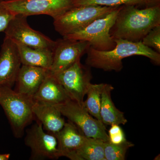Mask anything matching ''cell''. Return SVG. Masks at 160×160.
Segmentation results:
<instances>
[{
  "label": "cell",
  "mask_w": 160,
  "mask_h": 160,
  "mask_svg": "<svg viewBox=\"0 0 160 160\" xmlns=\"http://www.w3.org/2000/svg\"><path fill=\"white\" fill-rule=\"evenodd\" d=\"M160 25V4L142 9L132 5H124L118 12L110 34L113 39L138 42Z\"/></svg>",
  "instance_id": "6da1fadb"
},
{
  "label": "cell",
  "mask_w": 160,
  "mask_h": 160,
  "mask_svg": "<svg viewBox=\"0 0 160 160\" xmlns=\"http://www.w3.org/2000/svg\"><path fill=\"white\" fill-rule=\"evenodd\" d=\"M114 40L116 45L109 51H99L90 46L86 52V66L105 71L120 72L123 68V59L135 55L146 57L156 65H160V53L145 46L142 41Z\"/></svg>",
  "instance_id": "7a4b0ae2"
},
{
  "label": "cell",
  "mask_w": 160,
  "mask_h": 160,
  "mask_svg": "<svg viewBox=\"0 0 160 160\" xmlns=\"http://www.w3.org/2000/svg\"><path fill=\"white\" fill-rule=\"evenodd\" d=\"M32 98L12 90L11 87L0 86V105L9 120L14 136L22 137L26 127L35 118Z\"/></svg>",
  "instance_id": "3957f363"
},
{
  "label": "cell",
  "mask_w": 160,
  "mask_h": 160,
  "mask_svg": "<svg viewBox=\"0 0 160 160\" xmlns=\"http://www.w3.org/2000/svg\"><path fill=\"white\" fill-rule=\"evenodd\" d=\"M117 7L74 6L53 19L55 29L64 37L84 29L95 20L106 16Z\"/></svg>",
  "instance_id": "277c9868"
},
{
  "label": "cell",
  "mask_w": 160,
  "mask_h": 160,
  "mask_svg": "<svg viewBox=\"0 0 160 160\" xmlns=\"http://www.w3.org/2000/svg\"><path fill=\"white\" fill-rule=\"evenodd\" d=\"M122 6H118L106 16L95 20L84 29L63 38L86 41L99 51L112 50L116 44L110 31Z\"/></svg>",
  "instance_id": "5b68a950"
},
{
  "label": "cell",
  "mask_w": 160,
  "mask_h": 160,
  "mask_svg": "<svg viewBox=\"0 0 160 160\" xmlns=\"http://www.w3.org/2000/svg\"><path fill=\"white\" fill-rule=\"evenodd\" d=\"M58 106L63 116L73 123L86 137L109 141L105 125L92 117L83 106L70 100Z\"/></svg>",
  "instance_id": "8992f818"
},
{
  "label": "cell",
  "mask_w": 160,
  "mask_h": 160,
  "mask_svg": "<svg viewBox=\"0 0 160 160\" xmlns=\"http://www.w3.org/2000/svg\"><path fill=\"white\" fill-rule=\"evenodd\" d=\"M52 74L64 87L70 99L83 106L92 78L90 67L84 66L79 60L67 69Z\"/></svg>",
  "instance_id": "52a82bcc"
},
{
  "label": "cell",
  "mask_w": 160,
  "mask_h": 160,
  "mask_svg": "<svg viewBox=\"0 0 160 160\" xmlns=\"http://www.w3.org/2000/svg\"><path fill=\"white\" fill-rule=\"evenodd\" d=\"M13 14L29 16L47 15L53 19L74 7L72 0H3Z\"/></svg>",
  "instance_id": "ba28073f"
},
{
  "label": "cell",
  "mask_w": 160,
  "mask_h": 160,
  "mask_svg": "<svg viewBox=\"0 0 160 160\" xmlns=\"http://www.w3.org/2000/svg\"><path fill=\"white\" fill-rule=\"evenodd\" d=\"M27 18L22 15H15L4 31L5 37L15 43L31 48L53 50L55 41L31 28Z\"/></svg>",
  "instance_id": "9c48e42d"
},
{
  "label": "cell",
  "mask_w": 160,
  "mask_h": 160,
  "mask_svg": "<svg viewBox=\"0 0 160 160\" xmlns=\"http://www.w3.org/2000/svg\"><path fill=\"white\" fill-rule=\"evenodd\" d=\"M25 144L31 150V160L58 159L61 157L57 138L44 131L39 122L26 131Z\"/></svg>",
  "instance_id": "30bf717a"
},
{
  "label": "cell",
  "mask_w": 160,
  "mask_h": 160,
  "mask_svg": "<svg viewBox=\"0 0 160 160\" xmlns=\"http://www.w3.org/2000/svg\"><path fill=\"white\" fill-rule=\"evenodd\" d=\"M90 44L86 41L63 38L55 41L53 50V62L49 71L57 73L78 61L87 52Z\"/></svg>",
  "instance_id": "8fae6325"
},
{
  "label": "cell",
  "mask_w": 160,
  "mask_h": 160,
  "mask_svg": "<svg viewBox=\"0 0 160 160\" xmlns=\"http://www.w3.org/2000/svg\"><path fill=\"white\" fill-rule=\"evenodd\" d=\"M22 66L17 45L5 37L0 50V86L11 87Z\"/></svg>",
  "instance_id": "7c38bea8"
},
{
  "label": "cell",
  "mask_w": 160,
  "mask_h": 160,
  "mask_svg": "<svg viewBox=\"0 0 160 160\" xmlns=\"http://www.w3.org/2000/svg\"><path fill=\"white\" fill-rule=\"evenodd\" d=\"M54 135L57 139L61 157L78 160L76 152L84 142L86 137L69 121L66 122L62 129Z\"/></svg>",
  "instance_id": "4fadbf2b"
},
{
  "label": "cell",
  "mask_w": 160,
  "mask_h": 160,
  "mask_svg": "<svg viewBox=\"0 0 160 160\" xmlns=\"http://www.w3.org/2000/svg\"><path fill=\"white\" fill-rule=\"evenodd\" d=\"M32 99L55 106L63 105L71 100L64 87L49 71Z\"/></svg>",
  "instance_id": "5bb4252c"
},
{
  "label": "cell",
  "mask_w": 160,
  "mask_h": 160,
  "mask_svg": "<svg viewBox=\"0 0 160 160\" xmlns=\"http://www.w3.org/2000/svg\"><path fill=\"white\" fill-rule=\"evenodd\" d=\"M49 71L41 67L22 65L16 81V91L32 98Z\"/></svg>",
  "instance_id": "9a60e30c"
},
{
  "label": "cell",
  "mask_w": 160,
  "mask_h": 160,
  "mask_svg": "<svg viewBox=\"0 0 160 160\" xmlns=\"http://www.w3.org/2000/svg\"><path fill=\"white\" fill-rule=\"evenodd\" d=\"M34 102L32 112L35 118L42 124L44 130L56 134L66 123L58 106Z\"/></svg>",
  "instance_id": "2e32d148"
},
{
  "label": "cell",
  "mask_w": 160,
  "mask_h": 160,
  "mask_svg": "<svg viewBox=\"0 0 160 160\" xmlns=\"http://www.w3.org/2000/svg\"><path fill=\"white\" fill-rule=\"evenodd\" d=\"M113 89V86L110 84H104L101 95V120L104 125H125L128 121L124 116V113L116 107L111 99V92Z\"/></svg>",
  "instance_id": "e0dca14e"
},
{
  "label": "cell",
  "mask_w": 160,
  "mask_h": 160,
  "mask_svg": "<svg viewBox=\"0 0 160 160\" xmlns=\"http://www.w3.org/2000/svg\"><path fill=\"white\" fill-rule=\"evenodd\" d=\"M22 65L41 67L49 70L53 62V52L48 49H35L17 44Z\"/></svg>",
  "instance_id": "ac0fdd59"
},
{
  "label": "cell",
  "mask_w": 160,
  "mask_h": 160,
  "mask_svg": "<svg viewBox=\"0 0 160 160\" xmlns=\"http://www.w3.org/2000/svg\"><path fill=\"white\" fill-rule=\"evenodd\" d=\"M105 142L102 140L86 137L76 152L78 160H106L104 154Z\"/></svg>",
  "instance_id": "d6986e66"
},
{
  "label": "cell",
  "mask_w": 160,
  "mask_h": 160,
  "mask_svg": "<svg viewBox=\"0 0 160 160\" xmlns=\"http://www.w3.org/2000/svg\"><path fill=\"white\" fill-rule=\"evenodd\" d=\"M104 84L90 83L86 92L87 98L83 103V107L89 114L101 122H102L100 117L101 95Z\"/></svg>",
  "instance_id": "ffe728a7"
},
{
  "label": "cell",
  "mask_w": 160,
  "mask_h": 160,
  "mask_svg": "<svg viewBox=\"0 0 160 160\" xmlns=\"http://www.w3.org/2000/svg\"><path fill=\"white\" fill-rule=\"evenodd\" d=\"M74 6H99L116 7L124 5L148 6L147 0H72Z\"/></svg>",
  "instance_id": "44dd1931"
},
{
  "label": "cell",
  "mask_w": 160,
  "mask_h": 160,
  "mask_svg": "<svg viewBox=\"0 0 160 160\" xmlns=\"http://www.w3.org/2000/svg\"><path fill=\"white\" fill-rule=\"evenodd\" d=\"M134 146L131 142L126 141L120 144H113L109 141L105 142L104 154L106 160H124L127 150Z\"/></svg>",
  "instance_id": "7402d4cb"
},
{
  "label": "cell",
  "mask_w": 160,
  "mask_h": 160,
  "mask_svg": "<svg viewBox=\"0 0 160 160\" xmlns=\"http://www.w3.org/2000/svg\"><path fill=\"white\" fill-rule=\"evenodd\" d=\"M142 42L145 46L160 53V25L152 29Z\"/></svg>",
  "instance_id": "603a6c76"
},
{
  "label": "cell",
  "mask_w": 160,
  "mask_h": 160,
  "mask_svg": "<svg viewBox=\"0 0 160 160\" xmlns=\"http://www.w3.org/2000/svg\"><path fill=\"white\" fill-rule=\"evenodd\" d=\"M109 130V141L113 144H120L125 142L126 140L122 129L118 124H112Z\"/></svg>",
  "instance_id": "cb8c5ba5"
},
{
  "label": "cell",
  "mask_w": 160,
  "mask_h": 160,
  "mask_svg": "<svg viewBox=\"0 0 160 160\" xmlns=\"http://www.w3.org/2000/svg\"><path fill=\"white\" fill-rule=\"evenodd\" d=\"M14 16L6 8L3 0H0V32H4Z\"/></svg>",
  "instance_id": "d4e9b609"
},
{
  "label": "cell",
  "mask_w": 160,
  "mask_h": 160,
  "mask_svg": "<svg viewBox=\"0 0 160 160\" xmlns=\"http://www.w3.org/2000/svg\"><path fill=\"white\" fill-rule=\"evenodd\" d=\"M148 6H155L160 4V0H147Z\"/></svg>",
  "instance_id": "484cf974"
},
{
  "label": "cell",
  "mask_w": 160,
  "mask_h": 160,
  "mask_svg": "<svg viewBox=\"0 0 160 160\" xmlns=\"http://www.w3.org/2000/svg\"><path fill=\"white\" fill-rule=\"evenodd\" d=\"M10 156V154L9 153L0 154V160H8Z\"/></svg>",
  "instance_id": "4316f807"
}]
</instances>
